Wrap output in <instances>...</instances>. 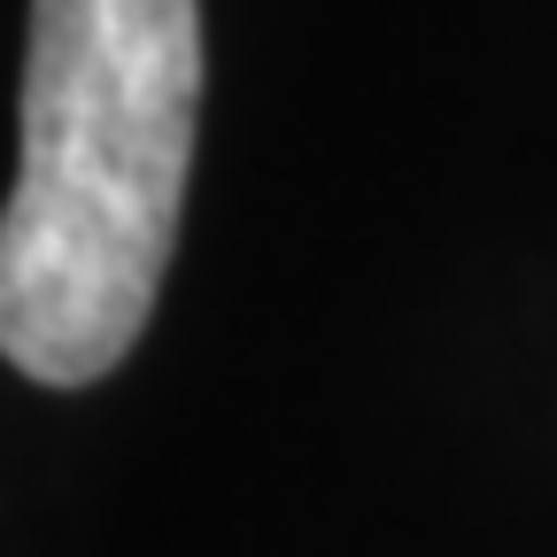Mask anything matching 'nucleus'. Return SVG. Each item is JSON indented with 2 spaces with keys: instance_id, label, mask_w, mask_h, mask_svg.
Returning a JSON list of instances; mask_svg holds the SVG:
<instances>
[{
  "instance_id": "1",
  "label": "nucleus",
  "mask_w": 557,
  "mask_h": 557,
  "mask_svg": "<svg viewBox=\"0 0 557 557\" xmlns=\"http://www.w3.org/2000/svg\"><path fill=\"white\" fill-rule=\"evenodd\" d=\"M201 109L194 0H32L24 156L0 209V357L86 387L163 295Z\"/></svg>"
}]
</instances>
